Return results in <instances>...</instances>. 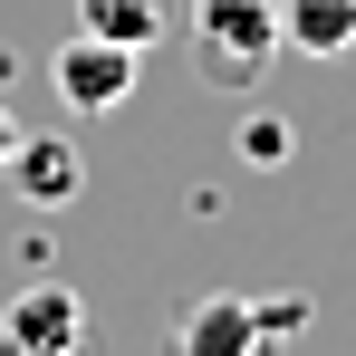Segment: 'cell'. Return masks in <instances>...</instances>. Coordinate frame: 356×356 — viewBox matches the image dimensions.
I'll list each match as a JSON object with an SVG mask.
<instances>
[{"label": "cell", "instance_id": "9c48e42d", "mask_svg": "<svg viewBox=\"0 0 356 356\" xmlns=\"http://www.w3.org/2000/svg\"><path fill=\"white\" fill-rule=\"evenodd\" d=\"M260 308V337H289V327H308V298H250Z\"/></svg>", "mask_w": 356, "mask_h": 356}, {"label": "cell", "instance_id": "5b68a950", "mask_svg": "<svg viewBox=\"0 0 356 356\" xmlns=\"http://www.w3.org/2000/svg\"><path fill=\"white\" fill-rule=\"evenodd\" d=\"M174 347L183 356H260L270 337H260V308L250 298H193L183 327H174Z\"/></svg>", "mask_w": 356, "mask_h": 356}, {"label": "cell", "instance_id": "6da1fadb", "mask_svg": "<svg viewBox=\"0 0 356 356\" xmlns=\"http://www.w3.org/2000/svg\"><path fill=\"white\" fill-rule=\"evenodd\" d=\"M280 58H289L280 0H193V67H202V87L250 97Z\"/></svg>", "mask_w": 356, "mask_h": 356}, {"label": "cell", "instance_id": "52a82bcc", "mask_svg": "<svg viewBox=\"0 0 356 356\" xmlns=\"http://www.w3.org/2000/svg\"><path fill=\"white\" fill-rule=\"evenodd\" d=\"M77 29H87V39H116V49L145 58L174 19H164V0H77Z\"/></svg>", "mask_w": 356, "mask_h": 356}, {"label": "cell", "instance_id": "ba28073f", "mask_svg": "<svg viewBox=\"0 0 356 356\" xmlns=\"http://www.w3.org/2000/svg\"><path fill=\"white\" fill-rule=\"evenodd\" d=\"M241 154H250V164H280V154H289V125L280 116H241Z\"/></svg>", "mask_w": 356, "mask_h": 356}, {"label": "cell", "instance_id": "8992f818", "mask_svg": "<svg viewBox=\"0 0 356 356\" xmlns=\"http://www.w3.org/2000/svg\"><path fill=\"white\" fill-rule=\"evenodd\" d=\"M280 39L298 58H356V0H280Z\"/></svg>", "mask_w": 356, "mask_h": 356}, {"label": "cell", "instance_id": "30bf717a", "mask_svg": "<svg viewBox=\"0 0 356 356\" xmlns=\"http://www.w3.org/2000/svg\"><path fill=\"white\" fill-rule=\"evenodd\" d=\"M10 154H19V116L0 106V164H10Z\"/></svg>", "mask_w": 356, "mask_h": 356}, {"label": "cell", "instance_id": "277c9868", "mask_svg": "<svg viewBox=\"0 0 356 356\" xmlns=\"http://www.w3.org/2000/svg\"><path fill=\"white\" fill-rule=\"evenodd\" d=\"M10 193H19L29 212H67V202L87 193V154H77L67 135H19V154H10Z\"/></svg>", "mask_w": 356, "mask_h": 356}, {"label": "cell", "instance_id": "7a4b0ae2", "mask_svg": "<svg viewBox=\"0 0 356 356\" xmlns=\"http://www.w3.org/2000/svg\"><path fill=\"white\" fill-rule=\"evenodd\" d=\"M135 49H116V39H87V29H77V39H58V49H49V87H58V106L67 116H116L125 97H135Z\"/></svg>", "mask_w": 356, "mask_h": 356}, {"label": "cell", "instance_id": "3957f363", "mask_svg": "<svg viewBox=\"0 0 356 356\" xmlns=\"http://www.w3.org/2000/svg\"><path fill=\"white\" fill-rule=\"evenodd\" d=\"M87 347V298L67 280H29L0 308V356H77Z\"/></svg>", "mask_w": 356, "mask_h": 356}]
</instances>
